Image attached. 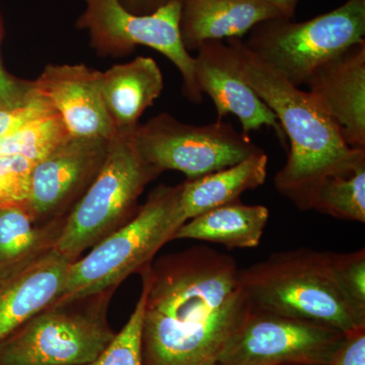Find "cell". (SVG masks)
Here are the masks:
<instances>
[{"instance_id":"6da1fadb","label":"cell","mask_w":365,"mask_h":365,"mask_svg":"<svg viewBox=\"0 0 365 365\" xmlns=\"http://www.w3.org/2000/svg\"><path fill=\"white\" fill-rule=\"evenodd\" d=\"M140 273L143 365L215 360L251 312L235 259L208 247L163 257Z\"/></svg>"},{"instance_id":"7a4b0ae2","label":"cell","mask_w":365,"mask_h":365,"mask_svg":"<svg viewBox=\"0 0 365 365\" xmlns=\"http://www.w3.org/2000/svg\"><path fill=\"white\" fill-rule=\"evenodd\" d=\"M227 42L239 52L245 78L277 116L289 143L287 163L274 180L276 189L302 210H309L319 185L364 163L365 150L346 144L337 125L309 91L288 83L240 38Z\"/></svg>"},{"instance_id":"3957f363","label":"cell","mask_w":365,"mask_h":365,"mask_svg":"<svg viewBox=\"0 0 365 365\" xmlns=\"http://www.w3.org/2000/svg\"><path fill=\"white\" fill-rule=\"evenodd\" d=\"M252 309L289 317L348 334L365 327V311L341 288L331 252L289 250L241 269Z\"/></svg>"},{"instance_id":"277c9868","label":"cell","mask_w":365,"mask_h":365,"mask_svg":"<svg viewBox=\"0 0 365 365\" xmlns=\"http://www.w3.org/2000/svg\"><path fill=\"white\" fill-rule=\"evenodd\" d=\"M182 184L153 190L121 228L72 262L63 289L53 304H68L113 292L128 276L141 272L186 222L180 206Z\"/></svg>"},{"instance_id":"5b68a950","label":"cell","mask_w":365,"mask_h":365,"mask_svg":"<svg viewBox=\"0 0 365 365\" xmlns=\"http://www.w3.org/2000/svg\"><path fill=\"white\" fill-rule=\"evenodd\" d=\"M135 128L110 139L98 176L62 222L53 247L71 262L131 220L144 189L162 174L141 155Z\"/></svg>"},{"instance_id":"8992f818","label":"cell","mask_w":365,"mask_h":365,"mask_svg":"<svg viewBox=\"0 0 365 365\" xmlns=\"http://www.w3.org/2000/svg\"><path fill=\"white\" fill-rule=\"evenodd\" d=\"M113 292L52 304L0 341V365H83L100 356L116 333L108 322Z\"/></svg>"},{"instance_id":"52a82bcc","label":"cell","mask_w":365,"mask_h":365,"mask_svg":"<svg viewBox=\"0 0 365 365\" xmlns=\"http://www.w3.org/2000/svg\"><path fill=\"white\" fill-rule=\"evenodd\" d=\"M250 32L244 42L250 52L292 85H306L322 64L365 42V0H348L302 23L287 18L262 21Z\"/></svg>"},{"instance_id":"ba28073f","label":"cell","mask_w":365,"mask_h":365,"mask_svg":"<svg viewBox=\"0 0 365 365\" xmlns=\"http://www.w3.org/2000/svg\"><path fill=\"white\" fill-rule=\"evenodd\" d=\"M86 7L76 28L90 34L91 46L101 57H122L143 45L177 67L182 79V93L194 103L202 101L195 78V60L187 51L180 33V0H170L153 14H134L119 0H85Z\"/></svg>"},{"instance_id":"9c48e42d","label":"cell","mask_w":365,"mask_h":365,"mask_svg":"<svg viewBox=\"0 0 365 365\" xmlns=\"http://www.w3.org/2000/svg\"><path fill=\"white\" fill-rule=\"evenodd\" d=\"M134 136L146 162L160 173L181 172L188 180L227 169L263 151L248 134L222 120L196 126L168 113L137 125Z\"/></svg>"},{"instance_id":"30bf717a","label":"cell","mask_w":365,"mask_h":365,"mask_svg":"<svg viewBox=\"0 0 365 365\" xmlns=\"http://www.w3.org/2000/svg\"><path fill=\"white\" fill-rule=\"evenodd\" d=\"M345 334L252 309L216 356L217 365L328 364Z\"/></svg>"},{"instance_id":"8fae6325","label":"cell","mask_w":365,"mask_h":365,"mask_svg":"<svg viewBox=\"0 0 365 365\" xmlns=\"http://www.w3.org/2000/svg\"><path fill=\"white\" fill-rule=\"evenodd\" d=\"M109 141L71 136L36 163L26 206L36 225L63 222L98 176Z\"/></svg>"},{"instance_id":"7c38bea8","label":"cell","mask_w":365,"mask_h":365,"mask_svg":"<svg viewBox=\"0 0 365 365\" xmlns=\"http://www.w3.org/2000/svg\"><path fill=\"white\" fill-rule=\"evenodd\" d=\"M194 60L197 86L212 100L217 120L235 115L241 122L242 133L248 135L261 127H270L287 150V138L277 116L249 85L234 45L207 41L197 49Z\"/></svg>"},{"instance_id":"4fadbf2b","label":"cell","mask_w":365,"mask_h":365,"mask_svg":"<svg viewBox=\"0 0 365 365\" xmlns=\"http://www.w3.org/2000/svg\"><path fill=\"white\" fill-rule=\"evenodd\" d=\"M100 78L101 71L86 64H49L33 86L58 113L71 136L109 140L117 131L106 110Z\"/></svg>"},{"instance_id":"5bb4252c","label":"cell","mask_w":365,"mask_h":365,"mask_svg":"<svg viewBox=\"0 0 365 365\" xmlns=\"http://www.w3.org/2000/svg\"><path fill=\"white\" fill-rule=\"evenodd\" d=\"M306 85L337 125L346 144L365 150V42L322 64Z\"/></svg>"},{"instance_id":"9a60e30c","label":"cell","mask_w":365,"mask_h":365,"mask_svg":"<svg viewBox=\"0 0 365 365\" xmlns=\"http://www.w3.org/2000/svg\"><path fill=\"white\" fill-rule=\"evenodd\" d=\"M71 263L52 247L0 276V341L58 299Z\"/></svg>"},{"instance_id":"2e32d148","label":"cell","mask_w":365,"mask_h":365,"mask_svg":"<svg viewBox=\"0 0 365 365\" xmlns=\"http://www.w3.org/2000/svg\"><path fill=\"white\" fill-rule=\"evenodd\" d=\"M180 33L187 51L207 41L241 38L254 26L284 18L267 0H180Z\"/></svg>"},{"instance_id":"e0dca14e","label":"cell","mask_w":365,"mask_h":365,"mask_svg":"<svg viewBox=\"0 0 365 365\" xmlns=\"http://www.w3.org/2000/svg\"><path fill=\"white\" fill-rule=\"evenodd\" d=\"M100 86L116 131L129 130L162 95L163 73L155 60L139 56L101 71Z\"/></svg>"},{"instance_id":"ac0fdd59","label":"cell","mask_w":365,"mask_h":365,"mask_svg":"<svg viewBox=\"0 0 365 365\" xmlns=\"http://www.w3.org/2000/svg\"><path fill=\"white\" fill-rule=\"evenodd\" d=\"M268 157L264 151L217 172L182 184L180 206L185 220L228 204L239 202L249 190L262 186L267 178Z\"/></svg>"},{"instance_id":"d6986e66","label":"cell","mask_w":365,"mask_h":365,"mask_svg":"<svg viewBox=\"0 0 365 365\" xmlns=\"http://www.w3.org/2000/svg\"><path fill=\"white\" fill-rule=\"evenodd\" d=\"M269 216L270 211L266 206L228 204L187 220L173 240L215 242L227 249L256 248Z\"/></svg>"},{"instance_id":"ffe728a7","label":"cell","mask_w":365,"mask_h":365,"mask_svg":"<svg viewBox=\"0 0 365 365\" xmlns=\"http://www.w3.org/2000/svg\"><path fill=\"white\" fill-rule=\"evenodd\" d=\"M61 225H38L24 207L0 208V276L52 248Z\"/></svg>"},{"instance_id":"44dd1931","label":"cell","mask_w":365,"mask_h":365,"mask_svg":"<svg viewBox=\"0 0 365 365\" xmlns=\"http://www.w3.org/2000/svg\"><path fill=\"white\" fill-rule=\"evenodd\" d=\"M309 209L339 220L365 222V162L352 172L328 178L314 192Z\"/></svg>"},{"instance_id":"7402d4cb","label":"cell","mask_w":365,"mask_h":365,"mask_svg":"<svg viewBox=\"0 0 365 365\" xmlns=\"http://www.w3.org/2000/svg\"><path fill=\"white\" fill-rule=\"evenodd\" d=\"M69 137L58 113H50L0 138V155H19L36 165Z\"/></svg>"},{"instance_id":"603a6c76","label":"cell","mask_w":365,"mask_h":365,"mask_svg":"<svg viewBox=\"0 0 365 365\" xmlns=\"http://www.w3.org/2000/svg\"><path fill=\"white\" fill-rule=\"evenodd\" d=\"M145 304V290L143 287L140 297L128 322L116 334L111 344L93 361L83 365H143L141 354V330Z\"/></svg>"},{"instance_id":"cb8c5ba5","label":"cell","mask_w":365,"mask_h":365,"mask_svg":"<svg viewBox=\"0 0 365 365\" xmlns=\"http://www.w3.org/2000/svg\"><path fill=\"white\" fill-rule=\"evenodd\" d=\"M35 163L19 155H0V208L26 209Z\"/></svg>"},{"instance_id":"d4e9b609","label":"cell","mask_w":365,"mask_h":365,"mask_svg":"<svg viewBox=\"0 0 365 365\" xmlns=\"http://www.w3.org/2000/svg\"><path fill=\"white\" fill-rule=\"evenodd\" d=\"M334 273L346 295L365 311V250L331 253Z\"/></svg>"},{"instance_id":"484cf974","label":"cell","mask_w":365,"mask_h":365,"mask_svg":"<svg viewBox=\"0 0 365 365\" xmlns=\"http://www.w3.org/2000/svg\"><path fill=\"white\" fill-rule=\"evenodd\" d=\"M53 112L56 111L36 91L33 97L24 104L0 108V138L13 133L33 120Z\"/></svg>"},{"instance_id":"4316f807","label":"cell","mask_w":365,"mask_h":365,"mask_svg":"<svg viewBox=\"0 0 365 365\" xmlns=\"http://www.w3.org/2000/svg\"><path fill=\"white\" fill-rule=\"evenodd\" d=\"M2 29L0 20V42H1ZM35 93L33 81H20L7 73L2 66L0 58V108L14 107L28 102Z\"/></svg>"},{"instance_id":"83f0119b","label":"cell","mask_w":365,"mask_h":365,"mask_svg":"<svg viewBox=\"0 0 365 365\" xmlns=\"http://www.w3.org/2000/svg\"><path fill=\"white\" fill-rule=\"evenodd\" d=\"M328 365H365V327L345 334Z\"/></svg>"},{"instance_id":"f1b7e54d","label":"cell","mask_w":365,"mask_h":365,"mask_svg":"<svg viewBox=\"0 0 365 365\" xmlns=\"http://www.w3.org/2000/svg\"><path fill=\"white\" fill-rule=\"evenodd\" d=\"M122 6L134 14H153L163 6H165L170 0H119Z\"/></svg>"},{"instance_id":"f546056e","label":"cell","mask_w":365,"mask_h":365,"mask_svg":"<svg viewBox=\"0 0 365 365\" xmlns=\"http://www.w3.org/2000/svg\"><path fill=\"white\" fill-rule=\"evenodd\" d=\"M282 13L284 18L292 19L294 16L300 0H267Z\"/></svg>"},{"instance_id":"4dcf8cb0","label":"cell","mask_w":365,"mask_h":365,"mask_svg":"<svg viewBox=\"0 0 365 365\" xmlns=\"http://www.w3.org/2000/svg\"><path fill=\"white\" fill-rule=\"evenodd\" d=\"M196 365H217L215 359L205 360V361L201 362V364Z\"/></svg>"},{"instance_id":"1f68e13d","label":"cell","mask_w":365,"mask_h":365,"mask_svg":"<svg viewBox=\"0 0 365 365\" xmlns=\"http://www.w3.org/2000/svg\"><path fill=\"white\" fill-rule=\"evenodd\" d=\"M287 365H328V364H287Z\"/></svg>"}]
</instances>
